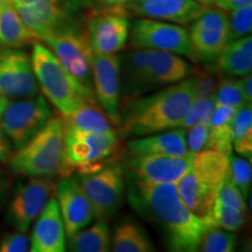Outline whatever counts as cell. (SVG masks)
<instances>
[{
	"mask_svg": "<svg viewBox=\"0 0 252 252\" xmlns=\"http://www.w3.org/2000/svg\"><path fill=\"white\" fill-rule=\"evenodd\" d=\"M239 88H241V93L243 94V98L247 103L252 102V76L250 74L243 76V80L238 81Z\"/></svg>",
	"mask_w": 252,
	"mask_h": 252,
	"instance_id": "cell-44",
	"label": "cell"
},
{
	"mask_svg": "<svg viewBox=\"0 0 252 252\" xmlns=\"http://www.w3.org/2000/svg\"><path fill=\"white\" fill-rule=\"evenodd\" d=\"M244 200L245 198L243 197V195L241 194V191L232 184V181L230 180L228 174H226L224 180L217 188L216 201L232 208V209L238 210V212L245 213L247 212V206H245Z\"/></svg>",
	"mask_w": 252,
	"mask_h": 252,
	"instance_id": "cell-38",
	"label": "cell"
},
{
	"mask_svg": "<svg viewBox=\"0 0 252 252\" xmlns=\"http://www.w3.org/2000/svg\"><path fill=\"white\" fill-rule=\"evenodd\" d=\"M191 81H193V87L196 98L197 97L212 96V94H215L217 87H219L217 77L207 71L198 72L196 76L191 77Z\"/></svg>",
	"mask_w": 252,
	"mask_h": 252,
	"instance_id": "cell-40",
	"label": "cell"
},
{
	"mask_svg": "<svg viewBox=\"0 0 252 252\" xmlns=\"http://www.w3.org/2000/svg\"><path fill=\"white\" fill-rule=\"evenodd\" d=\"M111 238L105 220H98L88 229H82L69 237V249L75 252H106Z\"/></svg>",
	"mask_w": 252,
	"mask_h": 252,
	"instance_id": "cell-28",
	"label": "cell"
},
{
	"mask_svg": "<svg viewBox=\"0 0 252 252\" xmlns=\"http://www.w3.org/2000/svg\"><path fill=\"white\" fill-rule=\"evenodd\" d=\"M176 190L181 202L189 212L207 224H214L212 215L216 200V187L200 181L194 174L193 169H189L176 182Z\"/></svg>",
	"mask_w": 252,
	"mask_h": 252,
	"instance_id": "cell-21",
	"label": "cell"
},
{
	"mask_svg": "<svg viewBox=\"0 0 252 252\" xmlns=\"http://www.w3.org/2000/svg\"><path fill=\"white\" fill-rule=\"evenodd\" d=\"M32 64L37 84L63 116L70 115L84 104L96 105V98L68 74L46 46L34 43Z\"/></svg>",
	"mask_w": 252,
	"mask_h": 252,
	"instance_id": "cell-3",
	"label": "cell"
},
{
	"mask_svg": "<svg viewBox=\"0 0 252 252\" xmlns=\"http://www.w3.org/2000/svg\"><path fill=\"white\" fill-rule=\"evenodd\" d=\"M36 41L37 37L23 23L14 6L5 0L0 8V45L17 48Z\"/></svg>",
	"mask_w": 252,
	"mask_h": 252,
	"instance_id": "cell-25",
	"label": "cell"
},
{
	"mask_svg": "<svg viewBox=\"0 0 252 252\" xmlns=\"http://www.w3.org/2000/svg\"><path fill=\"white\" fill-rule=\"evenodd\" d=\"M131 46L137 49H158L197 59L189 33L179 25L162 23L156 19L135 20L131 28Z\"/></svg>",
	"mask_w": 252,
	"mask_h": 252,
	"instance_id": "cell-9",
	"label": "cell"
},
{
	"mask_svg": "<svg viewBox=\"0 0 252 252\" xmlns=\"http://www.w3.org/2000/svg\"><path fill=\"white\" fill-rule=\"evenodd\" d=\"M252 0H214L213 4L223 11H235V9L251 5Z\"/></svg>",
	"mask_w": 252,
	"mask_h": 252,
	"instance_id": "cell-43",
	"label": "cell"
},
{
	"mask_svg": "<svg viewBox=\"0 0 252 252\" xmlns=\"http://www.w3.org/2000/svg\"><path fill=\"white\" fill-rule=\"evenodd\" d=\"M146 50L150 74L156 88L180 82L191 74L190 64L178 54L166 50Z\"/></svg>",
	"mask_w": 252,
	"mask_h": 252,
	"instance_id": "cell-23",
	"label": "cell"
},
{
	"mask_svg": "<svg viewBox=\"0 0 252 252\" xmlns=\"http://www.w3.org/2000/svg\"><path fill=\"white\" fill-rule=\"evenodd\" d=\"M81 6L71 0H35L31 4L18 6L19 17L32 33L42 40L68 23L71 8Z\"/></svg>",
	"mask_w": 252,
	"mask_h": 252,
	"instance_id": "cell-17",
	"label": "cell"
},
{
	"mask_svg": "<svg viewBox=\"0 0 252 252\" xmlns=\"http://www.w3.org/2000/svg\"><path fill=\"white\" fill-rule=\"evenodd\" d=\"M91 69H93L94 93L96 100L113 124H119V121H121V117H119L121 116L119 115L121 58L115 54L93 53Z\"/></svg>",
	"mask_w": 252,
	"mask_h": 252,
	"instance_id": "cell-14",
	"label": "cell"
},
{
	"mask_svg": "<svg viewBox=\"0 0 252 252\" xmlns=\"http://www.w3.org/2000/svg\"><path fill=\"white\" fill-rule=\"evenodd\" d=\"M216 104L220 105H229L232 108H241L244 105L245 100L241 93L239 82L235 80H224L220 82L219 87L214 94Z\"/></svg>",
	"mask_w": 252,
	"mask_h": 252,
	"instance_id": "cell-36",
	"label": "cell"
},
{
	"mask_svg": "<svg viewBox=\"0 0 252 252\" xmlns=\"http://www.w3.org/2000/svg\"><path fill=\"white\" fill-rule=\"evenodd\" d=\"M232 147L236 152L251 160L252 157V109L245 103L236 110L231 121Z\"/></svg>",
	"mask_w": 252,
	"mask_h": 252,
	"instance_id": "cell-29",
	"label": "cell"
},
{
	"mask_svg": "<svg viewBox=\"0 0 252 252\" xmlns=\"http://www.w3.org/2000/svg\"><path fill=\"white\" fill-rule=\"evenodd\" d=\"M5 96H2V98L0 99V109H1V104ZM11 151H12L11 143H9L8 138L6 137L1 125H0V162L7 161L8 158L11 157Z\"/></svg>",
	"mask_w": 252,
	"mask_h": 252,
	"instance_id": "cell-42",
	"label": "cell"
},
{
	"mask_svg": "<svg viewBox=\"0 0 252 252\" xmlns=\"http://www.w3.org/2000/svg\"><path fill=\"white\" fill-rule=\"evenodd\" d=\"M252 28V6L235 9L232 11L229 20V42L241 37L250 35Z\"/></svg>",
	"mask_w": 252,
	"mask_h": 252,
	"instance_id": "cell-37",
	"label": "cell"
},
{
	"mask_svg": "<svg viewBox=\"0 0 252 252\" xmlns=\"http://www.w3.org/2000/svg\"><path fill=\"white\" fill-rule=\"evenodd\" d=\"M209 128V123L208 122L200 123V124L188 128V133L186 134V145H187L189 153L197 154L201 151L206 150Z\"/></svg>",
	"mask_w": 252,
	"mask_h": 252,
	"instance_id": "cell-39",
	"label": "cell"
},
{
	"mask_svg": "<svg viewBox=\"0 0 252 252\" xmlns=\"http://www.w3.org/2000/svg\"><path fill=\"white\" fill-rule=\"evenodd\" d=\"M117 146L115 132H90L63 125V159L61 172L77 168L81 174L98 169Z\"/></svg>",
	"mask_w": 252,
	"mask_h": 252,
	"instance_id": "cell-6",
	"label": "cell"
},
{
	"mask_svg": "<svg viewBox=\"0 0 252 252\" xmlns=\"http://www.w3.org/2000/svg\"><path fill=\"white\" fill-rule=\"evenodd\" d=\"M110 248L115 252H150L154 250L149 234L139 223L132 220H122L116 225Z\"/></svg>",
	"mask_w": 252,
	"mask_h": 252,
	"instance_id": "cell-26",
	"label": "cell"
},
{
	"mask_svg": "<svg viewBox=\"0 0 252 252\" xmlns=\"http://www.w3.org/2000/svg\"><path fill=\"white\" fill-rule=\"evenodd\" d=\"M39 84L32 59L19 49H0V93L7 98H26L37 94Z\"/></svg>",
	"mask_w": 252,
	"mask_h": 252,
	"instance_id": "cell-12",
	"label": "cell"
},
{
	"mask_svg": "<svg viewBox=\"0 0 252 252\" xmlns=\"http://www.w3.org/2000/svg\"><path fill=\"white\" fill-rule=\"evenodd\" d=\"M209 135L206 150H215L230 156L232 153V134L231 123L219 125H209Z\"/></svg>",
	"mask_w": 252,
	"mask_h": 252,
	"instance_id": "cell-35",
	"label": "cell"
},
{
	"mask_svg": "<svg viewBox=\"0 0 252 252\" xmlns=\"http://www.w3.org/2000/svg\"><path fill=\"white\" fill-rule=\"evenodd\" d=\"M131 154L182 157L189 154L186 145V130H169L138 138L127 144Z\"/></svg>",
	"mask_w": 252,
	"mask_h": 252,
	"instance_id": "cell-22",
	"label": "cell"
},
{
	"mask_svg": "<svg viewBox=\"0 0 252 252\" xmlns=\"http://www.w3.org/2000/svg\"><path fill=\"white\" fill-rule=\"evenodd\" d=\"M195 98L191 78L135 98L124 106L119 121L121 133L124 137H144L179 127Z\"/></svg>",
	"mask_w": 252,
	"mask_h": 252,
	"instance_id": "cell-2",
	"label": "cell"
},
{
	"mask_svg": "<svg viewBox=\"0 0 252 252\" xmlns=\"http://www.w3.org/2000/svg\"><path fill=\"white\" fill-rule=\"evenodd\" d=\"M54 189L65 235L69 238L90 224L94 217L93 207L78 178L65 175L58 182Z\"/></svg>",
	"mask_w": 252,
	"mask_h": 252,
	"instance_id": "cell-15",
	"label": "cell"
},
{
	"mask_svg": "<svg viewBox=\"0 0 252 252\" xmlns=\"http://www.w3.org/2000/svg\"><path fill=\"white\" fill-rule=\"evenodd\" d=\"M87 39L93 53L115 54L124 48L130 34L125 9L106 8L93 12L87 24Z\"/></svg>",
	"mask_w": 252,
	"mask_h": 252,
	"instance_id": "cell-11",
	"label": "cell"
},
{
	"mask_svg": "<svg viewBox=\"0 0 252 252\" xmlns=\"http://www.w3.org/2000/svg\"><path fill=\"white\" fill-rule=\"evenodd\" d=\"M9 166L28 178H50L61 172L63 159V124L49 118L33 137L12 154Z\"/></svg>",
	"mask_w": 252,
	"mask_h": 252,
	"instance_id": "cell-4",
	"label": "cell"
},
{
	"mask_svg": "<svg viewBox=\"0 0 252 252\" xmlns=\"http://www.w3.org/2000/svg\"><path fill=\"white\" fill-rule=\"evenodd\" d=\"M30 248L32 252L65 251V229L56 197H50L37 216Z\"/></svg>",
	"mask_w": 252,
	"mask_h": 252,
	"instance_id": "cell-19",
	"label": "cell"
},
{
	"mask_svg": "<svg viewBox=\"0 0 252 252\" xmlns=\"http://www.w3.org/2000/svg\"><path fill=\"white\" fill-rule=\"evenodd\" d=\"M119 87L123 100L125 102L127 99V104L139 98L147 91L156 89L150 74L146 49L135 48V50L128 52L123 61L121 60Z\"/></svg>",
	"mask_w": 252,
	"mask_h": 252,
	"instance_id": "cell-20",
	"label": "cell"
},
{
	"mask_svg": "<svg viewBox=\"0 0 252 252\" xmlns=\"http://www.w3.org/2000/svg\"><path fill=\"white\" fill-rule=\"evenodd\" d=\"M50 47L53 54L75 81L94 97L91 50L86 31L68 21L42 39ZM96 98V97H94Z\"/></svg>",
	"mask_w": 252,
	"mask_h": 252,
	"instance_id": "cell-5",
	"label": "cell"
},
{
	"mask_svg": "<svg viewBox=\"0 0 252 252\" xmlns=\"http://www.w3.org/2000/svg\"><path fill=\"white\" fill-rule=\"evenodd\" d=\"M2 184H4V181H2L1 173H0V194H1V190H2Z\"/></svg>",
	"mask_w": 252,
	"mask_h": 252,
	"instance_id": "cell-47",
	"label": "cell"
},
{
	"mask_svg": "<svg viewBox=\"0 0 252 252\" xmlns=\"http://www.w3.org/2000/svg\"><path fill=\"white\" fill-rule=\"evenodd\" d=\"M237 244V236L215 224H207L200 242L198 250L204 252H231Z\"/></svg>",
	"mask_w": 252,
	"mask_h": 252,
	"instance_id": "cell-31",
	"label": "cell"
},
{
	"mask_svg": "<svg viewBox=\"0 0 252 252\" xmlns=\"http://www.w3.org/2000/svg\"><path fill=\"white\" fill-rule=\"evenodd\" d=\"M4 1H5V0H0V8H1V6H2V4H4Z\"/></svg>",
	"mask_w": 252,
	"mask_h": 252,
	"instance_id": "cell-48",
	"label": "cell"
},
{
	"mask_svg": "<svg viewBox=\"0 0 252 252\" xmlns=\"http://www.w3.org/2000/svg\"><path fill=\"white\" fill-rule=\"evenodd\" d=\"M228 176L232 181L244 198L249 196L251 186V165L250 161L242 159L230 154L229 156V167H228Z\"/></svg>",
	"mask_w": 252,
	"mask_h": 252,
	"instance_id": "cell-32",
	"label": "cell"
},
{
	"mask_svg": "<svg viewBox=\"0 0 252 252\" xmlns=\"http://www.w3.org/2000/svg\"><path fill=\"white\" fill-rule=\"evenodd\" d=\"M126 7L139 17L178 24L194 21L208 8L197 0H131Z\"/></svg>",
	"mask_w": 252,
	"mask_h": 252,
	"instance_id": "cell-18",
	"label": "cell"
},
{
	"mask_svg": "<svg viewBox=\"0 0 252 252\" xmlns=\"http://www.w3.org/2000/svg\"><path fill=\"white\" fill-rule=\"evenodd\" d=\"M78 181L89 198L94 217L99 220L111 219L124 200V169L121 163L100 166L96 171L82 174Z\"/></svg>",
	"mask_w": 252,
	"mask_h": 252,
	"instance_id": "cell-8",
	"label": "cell"
},
{
	"mask_svg": "<svg viewBox=\"0 0 252 252\" xmlns=\"http://www.w3.org/2000/svg\"><path fill=\"white\" fill-rule=\"evenodd\" d=\"M197 1L201 2V4H203V5H210V4H213L214 0H197Z\"/></svg>",
	"mask_w": 252,
	"mask_h": 252,
	"instance_id": "cell-46",
	"label": "cell"
},
{
	"mask_svg": "<svg viewBox=\"0 0 252 252\" xmlns=\"http://www.w3.org/2000/svg\"><path fill=\"white\" fill-rule=\"evenodd\" d=\"M62 124L68 127L77 128L90 132H109L112 131L106 116L96 108L94 104H84L76 111L64 116Z\"/></svg>",
	"mask_w": 252,
	"mask_h": 252,
	"instance_id": "cell-30",
	"label": "cell"
},
{
	"mask_svg": "<svg viewBox=\"0 0 252 252\" xmlns=\"http://www.w3.org/2000/svg\"><path fill=\"white\" fill-rule=\"evenodd\" d=\"M216 61L220 70L232 76L243 77L250 74L252 69L251 35L226 43Z\"/></svg>",
	"mask_w": 252,
	"mask_h": 252,
	"instance_id": "cell-24",
	"label": "cell"
},
{
	"mask_svg": "<svg viewBox=\"0 0 252 252\" xmlns=\"http://www.w3.org/2000/svg\"><path fill=\"white\" fill-rule=\"evenodd\" d=\"M213 223L228 231H237L244 225L245 213L232 209L215 200L212 215Z\"/></svg>",
	"mask_w": 252,
	"mask_h": 252,
	"instance_id": "cell-34",
	"label": "cell"
},
{
	"mask_svg": "<svg viewBox=\"0 0 252 252\" xmlns=\"http://www.w3.org/2000/svg\"><path fill=\"white\" fill-rule=\"evenodd\" d=\"M30 250V241L25 232L6 234L0 241L1 252H26Z\"/></svg>",
	"mask_w": 252,
	"mask_h": 252,
	"instance_id": "cell-41",
	"label": "cell"
},
{
	"mask_svg": "<svg viewBox=\"0 0 252 252\" xmlns=\"http://www.w3.org/2000/svg\"><path fill=\"white\" fill-rule=\"evenodd\" d=\"M216 102L214 94L206 97H197L191 103L190 108L182 119L180 126L185 130H188L191 126L200 124V123L209 122L213 110L215 108Z\"/></svg>",
	"mask_w": 252,
	"mask_h": 252,
	"instance_id": "cell-33",
	"label": "cell"
},
{
	"mask_svg": "<svg viewBox=\"0 0 252 252\" xmlns=\"http://www.w3.org/2000/svg\"><path fill=\"white\" fill-rule=\"evenodd\" d=\"M54 188L49 178H31L18 184L6 215L8 224L18 232H26L46 207Z\"/></svg>",
	"mask_w": 252,
	"mask_h": 252,
	"instance_id": "cell-10",
	"label": "cell"
},
{
	"mask_svg": "<svg viewBox=\"0 0 252 252\" xmlns=\"http://www.w3.org/2000/svg\"><path fill=\"white\" fill-rule=\"evenodd\" d=\"M2 98V94H1V93H0V99H1Z\"/></svg>",
	"mask_w": 252,
	"mask_h": 252,
	"instance_id": "cell-49",
	"label": "cell"
},
{
	"mask_svg": "<svg viewBox=\"0 0 252 252\" xmlns=\"http://www.w3.org/2000/svg\"><path fill=\"white\" fill-rule=\"evenodd\" d=\"M229 156L215 150H203L194 156V174L200 181L219 188L228 174Z\"/></svg>",
	"mask_w": 252,
	"mask_h": 252,
	"instance_id": "cell-27",
	"label": "cell"
},
{
	"mask_svg": "<svg viewBox=\"0 0 252 252\" xmlns=\"http://www.w3.org/2000/svg\"><path fill=\"white\" fill-rule=\"evenodd\" d=\"M128 200L138 213L162 230L171 250H198L207 223L184 206L176 184H152L133 178L128 185Z\"/></svg>",
	"mask_w": 252,
	"mask_h": 252,
	"instance_id": "cell-1",
	"label": "cell"
},
{
	"mask_svg": "<svg viewBox=\"0 0 252 252\" xmlns=\"http://www.w3.org/2000/svg\"><path fill=\"white\" fill-rule=\"evenodd\" d=\"M197 58L204 62L219 59L229 42V18L220 9L207 8L195 19L189 33Z\"/></svg>",
	"mask_w": 252,
	"mask_h": 252,
	"instance_id": "cell-13",
	"label": "cell"
},
{
	"mask_svg": "<svg viewBox=\"0 0 252 252\" xmlns=\"http://www.w3.org/2000/svg\"><path fill=\"white\" fill-rule=\"evenodd\" d=\"M102 4L105 6L106 8H113V9H125L126 6L131 0H100Z\"/></svg>",
	"mask_w": 252,
	"mask_h": 252,
	"instance_id": "cell-45",
	"label": "cell"
},
{
	"mask_svg": "<svg viewBox=\"0 0 252 252\" xmlns=\"http://www.w3.org/2000/svg\"><path fill=\"white\" fill-rule=\"evenodd\" d=\"M52 118V110L43 96L9 100L5 97L0 109V125L15 150L36 133Z\"/></svg>",
	"mask_w": 252,
	"mask_h": 252,
	"instance_id": "cell-7",
	"label": "cell"
},
{
	"mask_svg": "<svg viewBox=\"0 0 252 252\" xmlns=\"http://www.w3.org/2000/svg\"><path fill=\"white\" fill-rule=\"evenodd\" d=\"M195 154L182 157L132 154L128 167L134 179L152 184H176L191 169Z\"/></svg>",
	"mask_w": 252,
	"mask_h": 252,
	"instance_id": "cell-16",
	"label": "cell"
}]
</instances>
